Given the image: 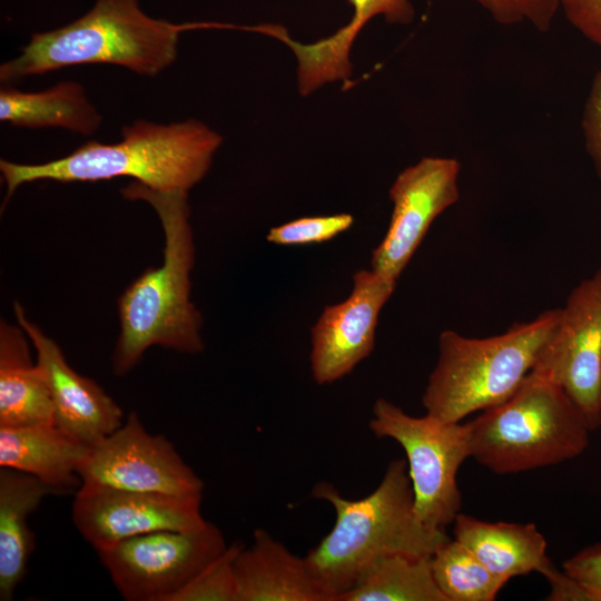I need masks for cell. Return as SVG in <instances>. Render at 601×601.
<instances>
[{"instance_id": "4316f807", "label": "cell", "mask_w": 601, "mask_h": 601, "mask_svg": "<svg viewBox=\"0 0 601 601\" xmlns=\"http://www.w3.org/2000/svg\"><path fill=\"white\" fill-rule=\"evenodd\" d=\"M585 149L601 181V69L594 76L582 116Z\"/></svg>"}, {"instance_id": "d6986e66", "label": "cell", "mask_w": 601, "mask_h": 601, "mask_svg": "<svg viewBox=\"0 0 601 601\" xmlns=\"http://www.w3.org/2000/svg\"><path fill=\"white\" fill-rule=\"evenodd\" d=\"M453 525L454 539L506 582L533 571L542 574L552 564L546 541L533 523H492L459 513Z\"/></svg>"}, {"instance_id": "f546056e", "label": "cell", "mask_w": 601, "mask_h": 601, "mask_svg": "<svg viewBox=\"0 0 601 601\" xmlns=\"http://www.w3.org/2000/svg\"><path fill=\"white\" fill-rule=\"evenodd\" d=\"M549 584V600L565 601V600H587L592 601L591 595L585 588L575 579L570 577L564 571L558 570L553 564L542 573Z\"/></svg>"}, {"instance_id": "3957f363", "label": "cell", "mask_w": 601, "mask_h": 601, "mask_svg": "<svg viewBox=\"0 0 601 601\" xmlns=\"http://www.w3.org/2000/svg\"><path fill=\"white\" fill-rule=\"evenodd\" d=\"M223 137L206 124L187 119L168 125L136 120L116 144L88 141L71 154L43 164L0 160L4 203L26 183L98 181L131 177L157 190L188 191L211 166Z\"/></svg>"}, {"instance_id": "277c9868", "label": "cell", "mask_w": 601, "mask_h": 601, "mask_svg": "<svg viewBox=\"0 0 601 601\" xmlns=\"http://www.w3.org/2000/svg\"><path fill=\"white\" fill-rule=\"evenodd\" d=\"M201 27L152 18L139 0H96L77 20L33 33L21 55L1 65L0 80L8 83L86 63H111L155 77L175 62L179 35Z\"/></svg>"}, {"instance_id": "44dd1931", "label": "cell", "mask_w": 601, "mask_h": 601, "mask_svg": "<svg viewBox=\"0 0 601 601\" xmlns=\"http://www.w3.org/2000/svg\"><path fill=\"white\" fill-rule=\"evenodd\" d=\"M0 120L16 127H61L90 136L101 125L102 117L76 81H61L49 89L24 92L3 86L0 90Z\"/></svg>"}, {"instance_id": "7402d4cb", "label": "cell", "mask_w": 601, "mask_h": 601, "mask_svg": "<svg viewBox=\"0 0 601 601\" xmlns=\"http://www.w3.org/2000/svg\"><path fill=\"white\" fill-rule=\"evenodd\" d=\"M337 601H447L439 589L431 556L396 553L381 559Z\"/></svg>"}, {"instance_id": "83f0119b", "label": "cell", "mask_w": 601, "mask_h": 601, "mask_svg": "<svg viewBox=\"0 0 601 601\" xmlns=\"http://www.w3.org/2000/svg\"><path fill=\"white\" fill-rule=\"evenodd\" d=\"M563 571L585 588L592 601H601V543L589 545L568 559Z\"/></svg>"}, {"instance_id": "603a6c76", "label": "cell", "mask_w": 601, "mask_h": 601, "mask_svg": "<svg viewBox=\"0 0 601 601\" xmlns=\"http://www.w3.org/2000/svg\"><path fill=\"white\" fill-rule=\"evenodd\" d=\"M431 565L447 601H492L506 583L455 539H449L436 550Z\"/></svg>"}, {"instance_id": "9c48e42d", "label": "cell", "mask_w": 601, "mask_h": 601, "mask_svg": "<svg viewBox=\"0 0 601 601\" xmlns=\"http://www.w3.org/2000/svg\"><path fill=\"white\" fill-rule=\"evenodd\" d=\"M78 474L81 484L203 499L201 479L166 436L145 428L136 412L89 449Z\"/></svg>"}, {"instance_id": "30bf717a", "label": "cell", "mask_w": 601, "mask_h": 601, "mask_svg": "<svg viewBox=\"0 0 601 601\" xmlns=\"http://www.w3.org/2000/svg\"><path fill=\"white\" fill-rule=\"evenodd\" d=\"M531 372L560 385L591 431L601 427V267L571 290Z\"/></svg>"}, {"instance_id": "8992f818", "label": "cell", "mask_w": 601, "mask_h": 601, "mask_svg": "<svg viewBox=\"0 0 601 601\" xmlns=\"http://www.w3.org/2000/svg\"><path fill=\"white\" fill-rule=\"evenodd\" d=\"M470 456L496 474L554 465L589 445L588 422L566 392L530 372L505 402L467 422Z\"/></svg>"}, {"instance_id": "5b68a950", "label": "cell", "mask_w": 601, "mask_h": 601, "mask_svg": "<svg viewBox=\"0 0 601 601\" xmlns=\"http://www.w3.org/2000/svg\"><path fill=\"white\" fill-rule=\"evenodd\" d=\"M560 308L485 338L446 329L439 338V358L422 396L426 413L459 423L476 411L505 402L532 371L553 333Z\"/></svg>"}, {"instance_id": "7c38bea8", "label": "cell", "mask_w": 601, "mask_h": 601, "mask_svg": "<svg viewBox=\"0 0 601 601\" xmlns=\"http://www.w3.org/2000/svg\"><path fill=\"white\" fill-rule=\"evenodd\" d=\"M461 164L451 157H423L392 184L386 234L372 252L371 269L398 279L435 218L460 198Z\"/></svg>"}, {"instance_id": "6da1fadb", "label": "cell", "mask_w": 601, "mask_h": 601, "mask_svg": "<svg viewBox=\"0 0 601 601\" xmlns=\"http://www.w3.org/2000/svg\"><path fill=\"white\" fill-rule=\"evenodd\" d=\"M121 194L155 209L162 225L165 248L162 265L145 270L119 299L120 334L111 356L118 376L132 370L154 345L187 354L204 349L203 318L189 298L195 247L187 193L157 190L132 181Z\"/></svg>"}, {"instance_id": "4fadbf2b", "label": "cell", "mask_w": 601, "mask_h": 601, "mask_svg": "<svg viewBox=\"0 0 601 601\" xmlns=\"http://www.w3.org/2000/svg\"><path fill=\"white\" fill-rule=\"evenodd\" d=\"M396 283L373 269H359L348 297L324 308L311 329V371L318 385L343 378L371 355L380 313Z\"/></svg>"}, {"instance_id": "52a82bcc", "label": "cell", "mask_w": 601, "mask_h": 601, "mask_svg": "<svg viewBox=\"0 0 601 601\" xmlns=\"http://www.w3.org/2000/svg\"><path fill=\"white\" fill-rule=\"evenodd\" d=\"M368 427L376 437L392 439L403 447L417 516L427 528L445 531L462 506L456 475L470 456L467 423H447L427 413L412 416L377 398Z\"/></svg>"}, {"instance_id": "f1b7e54d", "label": "cell", "mask_w": 601, "mask_h": 601, "mask_svg": "<svg viewBox=\"0 0 601 601\" xmlns=\"http://www.w3.org/2000/svg\"><path fill=\"white\" fill-rule=\"evenodd\" d=\"M566 20L601 48V0H561Z\"/></svg>"}, {"instance_id": "2e32d148", "label": "cell", "mask_w": 601, "mask_h": 601, "mask_svg": "<svg viewBox=\"0 0 601 601\" xmlns=\"http://www.w3.org/2000/svg\"><path fill=\"white\" fill-rule=\"evenodd\" d=\"M348 1L354 9L352 20L327 38L302 43L292 39L280 27L273 31V37L287 45L296 57L297 85L302 96H308L326 83L349 79L352 45L372 18L383 16L390 23L407 24L415 16L410 0Z\"/></svg>"}, {"instance_id": "cb8c5ba5", "label": "cell", "mask_w": 601, "mask_h": 601, "mask_svg": "<svg viewBox=\"0 0 601 601\" xmlns=\"http://www.w3.org/2000/svg\"><path fill=\"white\" fill-rule=\"evenodd\" d=\"M244 544L234 542L186 585L170 601H237L234 560Z\"/></svg>"}, {"instance_id": "7a4b0ae2", "label": "cell", "mask_w": 601, "mask_h": 601, "mask_svg": "<svg viewBox=\"0 0 601 601\" xmlns=\"http://www.w3.org/2000/svg\"><path fill=\"white\" fill-rule=\"evenodd\" d=\"M312 495L329 503L335 523L305 559L335 601L381 559L396 553L432 556L450 539L445 531L427 528L417 516L403 459L391 461L377 487L364 497H344L326 481L316 483Z\"/></svg>"}, {"instance_id": "9a60e30c", "label": "cell", "mask_w": 601, "mask_h": 601, "mask_svg": "<svg viewBox=\"0 0 601 601\" xmlns=\"http://www.w3.org/2000/svg\"><path fill=\"white\" fill-rule=\"evenodd\" d=\"M237 601H335L316 579L305 556L290 552L264 529L234 560Z\"/></svg>"}, {"instance_id": "4dcf8cb0", "label": "cell", "mask_w": 601, "mask_h": 601, "mask_svg": "<svg viewBox=\"0 0 601 601\" xmlns=\"http://www.w3.org/2000/svg\"><path fill=\"white\" fill-rule=\"evenodd\" d=\"M600 402H601V393H600Z\"/></svg>"}, {"instance_id": "484cf974", "label": "cell", "mask_w": 601, "mask_h": 601, "mask_svg": "<svg viewBox=\"0 0 601 601\" xmlns=\"http://www.w3.org/2000/svg\"><path fill=\"white\" fill-rule=\"evenodd\" d=\"M497 23L510 26L528 22L540 32L550 29L561 8V0H473Z\"/></svg>"}, {"instance_id": "ba28073f", "label": "cell", "mask_w": 601, "mask_h": 601, "mask_svg": "<svg viewBox=\"0 0 601 601\" xmlns=\"http://www.w3.org/2000/svg\"><path fill=\"white\" fill-rule=\"evenodd\" d=\"M228 546L218 526L161 530L98 551L101 564L127 601H170Z\"/></svg>"}, {"instance_id": "8fae6325", "label": "cell", "mask_w": 601, "mask_h": 601, "mask_svg": "<svg viewBox=\"0 0 601 601\" xmlns=\"http://www.w3.org/2000/svg\"><path fill=\"white\" fill-rule=\"evenodd\" d=\"M72 522L98 552L124 540L161 530H198L208 521L201 499L81 484Z\"/></svg>"}, {"instance_id": "ffe728a7", "label": "cell", "mask_w": 601, "mask_h": 601, "mask_svg": "<svg viewBox=\"0 0 601 601\" xmlns=\"http://www.w3.org/2000/svg\"><path fill=\"white\" fill-rule=\"evenodd\" d=\"M26 332L0 324V427L55 423L47 378L32 364Z\"/></svg>"}, {"instance_id": "d4e9b609", "label": "cell", "mask_w": 601, "mask_h": 601, "mask_svg": "<svg viewBox=\"0 0 601 601\" xmlns=\"http://www.w3.org/2000/svg\"><path fill=\"white\" fill-rule=\"evenodd\" d=\"M353 224L354 217L347 213L300 217L270 228L266 239L279 246L319 244L335 238Z\"/></svg>"}, {"instance_id": "e0dca14e", "label": "cell", "mask_w": 601, "mask_h": 601, "mask_svg": "<svg viewBox=\"0 0 601 601\" xmlns=\"http://www.w3.org/2000/svg\"><path fill=\"white\" fill-rule=\"evenodd\" d=\"M89 449L55 423L0 427V467L31 474L60 493L81 485L78 471Z\"/></svg>"}, {"instance_id": "ac0fdd59", "label": "cell", "mask_w": 601, "mask_h": 601, "mask_svg": "<svg viewBox=\"0 0 601 601\" xmlns=\"http://www.w3.org/2000/svg\"><path fill=\"white\" fill-rule=\"evenodd\" d=\"M61 494L38 477L0 467V600L14 598L33 552L35 538L29 516L43 499Z\"/></svg>"}, {"instance_id": "5bb4252c", "label": "cell", "mask_w": 601, "mask_h": 601, "mask_svg": "<svg viewBox=\"0 0 601 601\" xmlns=\"http://www.w3.org/2000/svg\"><path fill=\"white\" fill-rule=\"evenodd\" d=\"M13 309L47 378L55 424L82 444L93 446L122 424L121 408L95 381L70 367L60 347L28 321L18 302Z\"/></svg>"}]
</instances>
